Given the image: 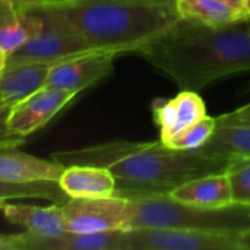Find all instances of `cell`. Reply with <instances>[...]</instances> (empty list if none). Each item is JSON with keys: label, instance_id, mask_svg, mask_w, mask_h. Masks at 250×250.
Here are the masks:
<instances>
[{"label": "cell", "instance_id": "16", "mask_svg": "<svg viewBox=\"0 0 250 250\" xmlns=\"http://www.w3.org/2000/svg\"><path fill=\"white\" fill-rule=\"evenodd\" d=\"M51 63H21L6 66L0 75V100L13 105L47 85Z\"/></svg>", "mask_w": 250, "mask_h": 250}, {"label": "cell", "instance_id": "27", "mask_svg": "<svg viewBox=\"0 0 250 250\" xmlns=\"http://www.w3.org/2000/svg\"><path fill=\"white\" fill-rule=\"evenodd\" d=\"M13 239L15 234L6 236L0 233V250H13Z\"/></svg>", "mask_w": 250, "mask_h": 250}, {"label": "cell", "instance_id": "23", "mask_svg": "<svg viewBox=\"0 0 250 250\" xmlns=\"http://www.w3.org/2000/svg\"><path fill=\"white\" fill-rule=\"evenodd\" d=\"M10 104L4 103L0 100V144H16V145H22L25 138L16 136L10 132V129L7 127V117H9V111H10Z\"/></svg>", "mask_w": 250, "mask_h": 250}, {"label": "cell", "instance_id": "13", "mask_svg": "<svg viewBox=\"0 0 250 250\" xmlns=\"http://www.w3.org/2000/svg\"><path fill=\"white\" fill-rule=\"evenodd\" d=\"M170 195L180 202L207 209H220L236 205L226 171L211 173L189 180L170 192Z\"/></svg>", "mask_w": 250, "mask_h": 250}, {"label": "cell", "instance_id": "17", "mask_svg": "<svg viewBox=\"0 0 250 250\" xmlns=\"http://www.w3.org/2000/svg\"><path fill=\"white\" fill-rule=\"evenodd\" d=\"M42 25V19L32 12L19 10L12 3L0 0V48L6 54L40 32Z\"/></svg>", "mask_w": 250, "mask_h": 250}, {"label": "cell", "instance_id": "6", "mask_svg": "<svg viewBox=\"0 0 250 250\" xmlns=\"http://www.w3.org/2000/svg\"><path fill=\"white\" fill-rule=\"evenodd\" d=\"M40 18L44 22L41 31L32 35L31 38H28L21 47H18L15 51L6 56L4 67L21 64V63H32V62L53 64L59 60L95 48L85 38H82L72 29L63 26L62 23L54 22L44 16Z\"/></svg>", "mask_w": 250, "mask_h": 250}, {"label": "cell", "instance_id": "11", "mask_svg": "<svg viewBox=\"0 0 250 250\" xmlns=\"http://www.w3.org/2000/svg\"><path fill=\"white\" fill-rule=\"evenodd\" d=\"M152 114L160 127L161 144H167L179 132L208 116L204 100L192 89H183L174 98L155 100L152 104Z\"/></svg>", "mask_w": 250, "mask_h": 250}, {"label": "cell", "instance_id": "18", "mask_svg": "<svg viewBox=\"0 0 250 250\" xmlns=\"http://www.w3.org/2000/svg\"><path fill=\"white\" fill-rule=\"evenodd\" d=\"M199 149L227 160L250 157V125L217 123L214 133Z\"/></svg>", "mask_w": 250, "mask_h": 250}, {"label": "cell", "instance_id": "33", "mask_svg": "<svg viewBox=\"0 0 250 250\" xmlns=\"http://www.w3.org/2000/svg\"><path fill=\"white\" fill-rule=\"evenodd\" d=\"M4 146H19L16 144H0V148H4Z\"/></svg>", "mask_w": 250, "mask_h": 250}, {"label": "cell", "instance_id": "20", "mask_svg": "<svg viewBox=\"0 0 250 250\" xmlns=\"http://www.w3.org/2000/svg\"><path fill=\"white\" fill-rule=\"evenodd\" d=\"M37 198L47 199L53 204H64L70 198L62 190L59 182H35V183H7L0 180V201Z\"/></svg>", "mask_w": 250, "mask_h": 250}, {"label": "cell", "instance_id": "24", "mask_svg": "<svg viewBox=\"0 0 250 250\" xmlns=\"http://www.w3.org/2000/svg\"><path fill=\"white\" fill-rule=\"evenodd\" d=\"M217 123L223 125H250V103L231 111L221 114L220 117H215Z\"/></svg>", "mask_w": 250, "mask_h": 250}, {"label": "cell", "instance_id": "22", "mask_svg": "<svg viewBox=\"0 0 250 250\" xmlns=\"http://www.w3.org/2000/svg\"><path fill=\"white\" fill-rule=\"evenodd\" d=\"M226 173L236 205L250 207V157L230 160Z\"/></svg>", "mask_w": 250, "mask_h": 250}, {"label": "cell", "instance_id": "32", "mask_svg": "<svg viewBox=\"0 0 250 250\" xmlns=\"http://www.w3.org/2000/svg\"><path fill=\"white\" fill-rule=\"evenodd\" d=\"M50 3H64V1H75V0H48Z\"/></svg>", "mask_w": 250, "mask_h": 250}, {"label": "cell", "instance_id": "29", "mask_svg": "<svg viewBox=\"0 0 250 250\" xmlns=\"http://www.w3.org/2000/svg\"><path fill=\"white\" fill-rule=\"evenodd\" d=\"M6 53L0 48V75H1V72H3V69H4V64H6Z\"/></svg>", "mask_w": 250, "mask_h": 250}, {"label": "cell", "instance_id": "28", "mask_svg": "<svg viewBox=\"0 0 250 250\" xmlns=\"http://www.w3.org/2000/svg\"><path fill=\"white\" fill-rule=\"evenodd\" d=\"M240 250H250V227L240 233Z\"/></svg>", "mask_w": 250, "mask_h": 250}, {"label": "cell", "instance_id": "1", "mask_svg": "<svg viewBox=\"0 0 250 250\" xmlns=\"http://www.w3.org/2000/svg\"><path fill=\"white\" fill-rule=\"evenodd\" d=\"M133 54L182 89L199 92L217 79L250 70V29L243 21L212 26L179 19Z\"/></svg>", "mask_w": 250, "mask_h": 250}, {"label": "cell", "instance_id": "35", "mask_svg": "<svg viewBox=\"0 0 250 250\" xmlns=\"http://www.w3.org/2000/svg\"><path fill=\"white\" fill-rule=\"evenodd\" d=\"M248 91H250V83H249V85H248Z\"/></svg>", "mask_w": 250, "mask_h": 250}, {"label": "cell", "instance_id": "7", "mask_svg": "<svg viewBox=\"0 0 250 250\" xmlns=\"http://www.w3.org/2000/svg\"><path fill=\"white\" fill-rule=\"evenodd\" d=\"M66 231L100 233L127 230V198H70L60 205Z\"/></svg>", "mask_w": 250, "mask_h": 250}, {"label": "cell", "instance_id": "9", "mask_svg": "<svg viewBox=\"0 0 250 250\" xmlns=\"http://www.w3.org/2000/svg\"><path fill=\"white\" fill-rule=\"evenodd\" d=\"M76 95L75 91L44 85L10 107L7 127L13 135L25 138L44 127Z\"/></svg>", "mask_w": 250, "mask_h": 250}, {"label": "cell", "instance_id": "26", "mask_svg": "<svg viewBox=\"0 0 250 250\" xmlns=\"http://www.w3.org/2000/svg\"><path fill=\"white\" fill-rule=\"evenodd\" d=\"M224 1L226 4H229L231 9H234L236 12H239L242 15L243 19H248L246 18V12H245V7H246V1L248 0H221Z\"/></svg>", "mask_w": 250, "mask_h": 250}, {"label": "cell", "instance_id": "34", "mask_svg": "<svg viewBox=\"0 0 250 250\" xmlns=\"http://www.w3.org/2000/svg\"><path fill=\"white\" fill-rule=\"evenodd\" d=\"M243 22H245V23L248 25V28H249V29H250V18H249V19H245Z\"/></svg>", "mask_w": 250, "mask_h": 250}, {"label": "cell", "instance_id": "31", "mask_svg": "<svg viewBox=\"0 0 250 250\" xmlns=\"http://www.w3.org/2000/svg\"><path fill=\"white\" fill-rule=\"evenodd\" d=\"M245 12H246V18L249 19L250 18V0L246 1V7H245Z\"/></svg>", "mask_w": 250, "mask_h": 250}, {"label": "cell", "instance_id": "30", "mask_svg": "<svg viewBox=\"0 0 250 250\" xmlns=\"http://www.w3.org/2000/svg\"><path fill=\"white\" fill-rule=\"evenodd\" d=\"M132 1H144V3H174L176 0H132Z\"/></svg>", "mask_w": 250, "mask_h": 250}, {"label": "cell", "instance_id": "3", "mask_svg": "<svg viewBox=\"0 0 250 250\" xmlns=\"http://www.w3.org/2000/svg\"><path fill=\"white\" fill-rule=\"evenodd\" d=\"M72 29L95 48L135 53L180 16L174 3L132 0H75L28 9Z\"/></svg>", "mask_w": 250, "mask_h": 250}, {"label": "cell", "instance_id": "8", "mask_svg": "<svg viewBox=\"0 0 250 250\" xmlns=\"http://www.w3.org/2000/svg\"><path fill=\"white\" fill-rule=\"evenodd\" d=\"M120 56L116 50L94 48L51 64L47 85L81 92L97 83L113 72L114 59Z\"/></svg>", "mask_w": 250, "mask_h": 250}, {"label": "cell", "instance_id": "14", "mask_svg": "<svg viewBox=\"0 0 250 250\" xmlns=\"http://www.w3.org/2000/svg\"><path fill=\"white\" fill-rule=\"evenodd\" d=\"M57 182L69 198H107L116 193V179L104 167L69 164Z\"/></svg>", "mask_w": 250, "mask_h": 250}, {"label": "cell", "instance_id": "25", "mask_svg": "<svg viewBox=\"0 0 250 250\" xmlns=\"http://www.w3.org/2000/svg\"><path fill=\"white\" fill-rule=\"evenodd\" d=\"M6 1L12 3L19 10H28V9H32V7H37V6L50 4L48 0H6Z\"/></svg>", "mask_w": 250, "mask_h": 250}, {"label": "cell", "instance_id": "5", "mask_svg": "<svg viewBox=\"0 0 250 250\" xmlns=\"http://www.w3.org/2000/svg\"><path fill=\"white\" fill-rule=\"evenodd\" d=\"M240 233L199 229L125 230L126 250H240Z\"/></svg>", "mask_w": 250, "mask_h": 250}, {"label": "cell", "instance_id": "12", "mask_svg": "<svg viewBox=\"0 0 250 250\" xmlns=\"http://www.w3.org/2000/svg\"><path fill=\"white\" fill-rule=\"evenodd\" d=\"M64 166L54 160H42L18 149L0 148V180L7 183L57 182Z\"/></svg>", "mask_w": 250, "mask_h": 250}, {"label": "cell", "instance_id": "21", "mask_svg": "<svg viewBox=\"0 0 250 250\" xmlns=\"http://www.w3.org/2000/svg\"><path fill=\"white\" fill-rule=\"evenodd\" d=\"M217 127L215 117L205 116L204 119L195 122L193 125L188 126L182 132H179L176 136H173L167 144V146L174 149H198L201 148L214 133Z\"/></svg>", "mask_w": 250, "mask_h": 250}, {"label": "cell", "instance_id": "15", "mask_svg": "<svg viewBox=\"0 0 250 250\" xmlns=\"http://www.w3.org/2000/svg\"><path fill=\"white\" fill-rule=\"evenodd\" d=\"M0 211L9 223L23 227L31 234L60 236L66 233L60 204H53L51 207H37L0 201Z\"/></svg>", "mask_w": 250, "mask_h": 250}, {"label": "cell", "instance_id": "2", "mask_svg": "<svg viewBox=\"0 0 250 250\" xmlns=\"http://www.w3.org/2000/svg\"><path fill=\"white\" fill-rule=\"evenodd\" d=\"M63 166L86 164L104 167L116 179L119 196L170 193L196 177L226 171L230 160L198 149H174L158 142L111 141L78 149L53 152Z\"/></svg>", "mask_w": 250, "mask_h": 250}, {"label": "cell", "instance_id": "10", "mask_svg": "<svg viewBox=\"0 0 250 250\" xmlns=\"http://www.w3.org/2000/svg\"><path fill=\"white\" fill-rule=\"evenodd\" d=\"M13 250H126L125 230L100 233H70L37 236L28 231L15 234Z\"/></svg>", "mask_w": 250, "mask_h": 250}, {"label": "cell", "instance_id": "4", "mask_svg": "<svg viewBox=\"0 0 250 250\" xmlns=\"http://www.w3.org/2000/svg\"><path fill=\"white\" fill-rule=\"evenodd\" d=\"M126 198L127 230L199 229L243 231L250 227V207L231 205L207 209L180 202L170 193H145Z\"/></svg>", "mask_w": 250, "mask_h": 250}, {"label": "cell", "instance_id": "19", "mask_svg": "<svg viewBox=\"0 0 250 250\" xmlns=\"http://www.w3.org/2000/svg\"><path fill=\"white\" fill-rule=\"evenodd\" d=\"M174 6L180 19L204 25L218 26L245 21L239 12L221 0H176Z\"/></svg>", "mask_w": 250, "mask_h": 250}]
</instances>
